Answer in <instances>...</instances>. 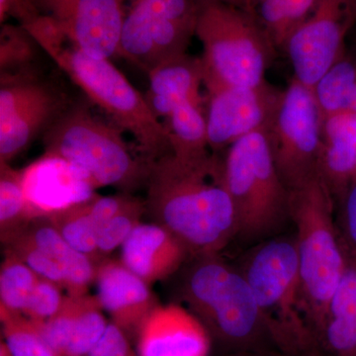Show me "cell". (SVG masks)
<instances>
[{
  "mask_svg": "<svg viewBox=\"0 0 356 356\" xmlns=\"http://www.w3.org/2000/svg\"><path fill=\"white\" fill-rule=\"evenodd\" d=\"M266 1V0H250V10H252V13L257 14L255 13V10H257V7Z\"/></svg>",
  "mask_w": 356,
  "mask_h": 356,
  "instance_id": "f35d334b",
  "label": "cell"
},
{
  "mask_svg": "<svg viewBox=\"0 0 356 356\" xmlns=\"http://www.w3.org/2000/svg\"><path fill=\"white\" fill-rule=\"evenodd\" d=\"M89 200L58 211L48 218L60 236L72 248L88 257L98 266L102 259L98 254L97 229L91 217Z\"/></svg>",
  "mask_w": 356,
  "mask_h": 356,
  "instance_id": "83f0119b",
  "label": "cell"
},
{
  "mask_svg": "<svg viewBox=\"0 0 356 356\" xmlns=\"http://www.w3.org/2000/svg\"><path fill=\"white\" fill-rule=\"evenodd\" d=\"M339 236L348 254L356 259V180L336 201Z\"/></svg>",
  "mask_w": 356,
  "mask_h": 356,
  "instance_id": "e575fe53",
  "label": "cell"
},
{
  "mask_svg": "<svg viewBox=\"0 0 356 356\" xmlns=\"http://www.w3.org/2000/svg\"><path fill=\"white\" fill-rule=\"evenodd\" d=\"M39 15L30 0H0V22L6 23L9 17L15 18L19 25L29 23Z\"/></svg>",
  "mask_w": 356,
  "mask_h": 356,
  "instance_id": "8d00e7d4",
  "label": "cell"
},
{
  "mask_svg": "<svg viewBox=\"0 0 356 356\" xmlns=\"http://www.w3.org/2000/svg\"><path fill=\"white\" fill-rule=\"evenodd\" d=\"M189 261L184 266L179 294L209 334L241 344L268 330L242 269L220 254L191 257Z\"/></svg>",
  "mask_w": 356,
  "mask_h": 356,
  "instance_id": "8992f818",
  "label": "cell"
},
{
  "mask_svg": "<svg viewBox=\"0 0 356 356\" xmlns=\"http://www.w3.org/2000/svg\"><path fill=\"white\" fill-rule=\"evenodd\" d=\"M39 44L23 26L4 23L0 32V69L16 72L34 69Z\"/></svg>",
  "mask_w": 356,
  "mask_h": 356,
  "instance_id": "1f68e13d",
  "label": "cell"
},
{
  "mask_svg": "<svg viewBox=\"0 0 356 356\" xmlns=\"http://www.w3.org/2000/svg\"><path fill=\"white\" fill-rule=\"evenodd\" d=\"M282 92L267 81L257 88H222L207 92L211 153L218 154L250 134L268 131Z\"/></svg>",
  "mask_w": 356,
  "mask_h": 356,
  "instance_id": "5bb4252c",
  "label": "cell"
},
{
  "mask_svg": "<svg viewBox=\"0 0 356 356\" xmlns=\"http://www.w3.org/2000/svg\"><path fill=\"white\" fill-rule=\"evenodd\" d=\"M348 111L355 112L356 113V86L355 92H353V99H351L350 110H348Z\"/></svg>",
  "mask_w": 356,
  "mask_h": 356,
  "instance_id": "60d3db41",
  "label": "cell"
},
{
  "mask_svg": "<svg viewBox=\"0 0 356 356\" xmlns=\"http://www.w3.org/2000/svg\"><path fill=\"white\" fill-rule=\"evenodd\" d=\"M0 356H13L9 353L8 350L6 346V344L3 343V341L0 343Z\"/></svg>",
  "mask_w": 356,
  "mask_h": 356,
  "instance_id": "ab89813d",
  "label": "cell"
},
{
  "mask_svg": "<svg viewBox=\"0 0 356 356\" xmlns=\"http://www.w3.org/2000/svg\"><path fill=\"white\" fill-rule=\"evenodd\" d=\"M139 356H208L210 334L192 312L178 304H159L136 334Z\"/></svg>",
  "mask_w": 356,
  "mask_h": 356,
  "instance_id": "2e32d148",
  "label": "cell"
},
{
  "mask_svg": "<svg viewBox=\"0 0 356 356\" xmlns=\"http://www.w3.org/2000/svg\"><path fill=\"white\" fill-rule=\"evenodd\" d=\"M19 172L32 219L50 216L96 195L86 173L53 154H44Z\"/></svg>",
  "mask_w": 356,
  "mask_h": 356,
  "instance_id": "9a60e30c",
  "label": "cell"
},
{
  "mask_svg": "<svg viewBox=\"0 0 356 356\" xmlns=\"http://www.w3.org/2000/svg\"><path fill=\"white\" fill-rule=\"evenodd\" d=\"M355 86L356 48L346 50L312 88L322 123L327 117L350 110Z\"/></svg>",
  "mask_w": 356,
  "mask_h": 356,
  "instance_id": "d4e9b609",
  "label": "cell"
},
{
  "mask_svg": "<svg viewBox=\"0 0 356 356\" xmlns=\"http://www.w3.org/2000/svg\"><path fill=\"white\" fill-rule=\"evenodd\" d=\"M39 277L17 255L6 248L0 267V309L23 314Z\"/></svg>",
  "mask_w": 356,
  "mask_h": 356,
  "instance_id": "f546056e",
  "label": "cell"
},
{
  "mask_svg": "<svg viewBox=\"0 0 356 356\" xmlns=\"http://www.w3.org/2000/svg\"><path fill=\"white\" fill-rule=\"evenodd\" d=\"M20 234L60 264L67 277V295L88 294L89 286L95 283L97 266L88 257L72 248L48 217L31 220Z\"/></svg>",
  "mask_w": 356,
  "mask_h": 356,
  "instance_id": "603a6c76",
  "label": "cell"
},
{
  "mask_svg": "<svg viewBox=\"0 0 356 356\" xmlns=\"http://www.w3.org/2000/svg\"><path fill=\"white\" fill-rule=\"evenodd\" d=\"M346 255V270L318 329L334 356H356V259Z\"/></svg>",
  "mask_w": 356,
  "mask_h": 356,
  "instance_id": "7402d4cb",
  "label": "cell"
},
{
  "mask_svg": "<svg viewBox=\"0 0 356 356\" xmlns=\"http://www.w3.org/2000/svg\"><path fill=\"white\" fill-rule=\"evenodd\" d=\"M149 86L145 95L159 119H168L172 110L186 102H203V65L200 57L188 53L172 58L147 74Z\"/></svg>",
  "mask_w": 356,
  "mask_h": 356,
  "instance_id": "44dd1931",
  "label": "cell"
},
{
  "mask_svg": "<svg viewBox=\"0 0 356 356\" xmlns=\"http://www.w3.org/2000/svg\"><path fill=\"white\" fill-rule=\"evenodd\" d=\"M189 257L184 243L156 222H140L121 247L122 264L149 285L175 275Z\"/></svg>",
  "mask_w": 356,
  "mask_h": 356,
  "instance_id": "d6986e66",
  "label": "cell"
},
{
  "mask_svg": "<svg viewBox=\"0 0 356 356\" xmlns=\"http://www.w3.org/2000/svg\"><path fill=\"white\" fill-rule=\"evenodd\" d=\"M248 4H250V0H248ZM250 13H252V10H250ZM252 14H254V13H252Z\"/></svg>",
  "mask_w": 356,
  "mask_h": 356,
  "instance_id": "b9f144b4",
  "label": "cell"
},
{
  "mask_svg": "<svg viewBox=\"0 0 356 356\" xmlns=\"http://www.w3.org/2000/svg\"><path fill=\"white\" fill-rule=\"evenodd\" d=\"M98 300L112 323L135 339L140 325L159 305L151 285L132 273L121 261L106 259L96 268Z\"/></svg>",
  "mask_w": 356,
  "mask_h": 356,
  "instance_id": "e0dca14e",
  "label": "cell"
},
{
  "mask_svg": "<svg viewBox=\"0 0 356 356\" xmlns=\"http://www.w3.org/2000/svg\"><path fill=\"white\" fill-rule=\"evenodd\" d=\"M23 27L112 123L133 136L145 159L154 161L172 152L168 127L109 58L93 57L77 48L41 14Z\"/></svg>",
  "mask_w": 356,
  "mask_h": 356,
  "instance_id": "7a4b0ae2",
  "label": "cell"
},
{
  "mask_svg": "<svg viewBox=\"0 0 356 356\" xmlns=\"http://www.w3.org/2000/svg\"><path fill=\"white\" fill-rule=\"evenodd\" d=\"M242 269L267 329L284 341L308 337L298 254L293 238H273L255 248Z\"/></svg>",
  "mask_w": 356,
  "mask_h": 356,
  "instance_id": "ba28073f",
  "label": "cell"
},
{
  "mask_svg": "<svg viewBox=\"0 0 356 356\" xmlns=\"http://www.w3.org/2000/svg\"><path fill=\"white\" fill-rule=\"evenodd\" d=\"M41 15L93 57H118L122 26L130 0H30Z\"/></svg>",
  "mask_w": 356,
  "mask_h": 356,
  "instance_id": "4fadbf2b",
  "label": "cell"
},
{
  "mask_svg": "<svg viewBox=\"0 0 356 356\" xmlns=\"http://www.w3.org/2000/svg\"><path fill=\"white\" fill-rule=\"evenodd\" d=\"M88 356H139L130 339L118 325L108 323L104 334Z\"/></svg>",
  "mask_w": 356,
  "mask_h": 356,
  "instance_id": "d590c367",
  "label": "cell"
},
{
  "mask_svg": "<svg viewBox=\"0 0 356 356\" xmlns=\"http://www.w3.org/2000/svg\"><path fill=\"white\" fill-rule=\"evenodd\" d=\"M19 170L0 163V238L8 245L31 222Z\"/></svg>",
  "mask_w": 356,
  "mask_h": 356,
  "instance_id": "4316f807",
  "label": "cell"
},
{
  "mask_svg": "<svg viewBox=\"0 0 356 356\" xmlns=\"http://www.w3.org/2000/svg\"><path fill=\"white\" fill-rule=\"evenodd\" d=\"M145 187L147 214L177 236L191 257L220 254L238 238L218 154L187 161L170 152L151 163Z\"/></svg>",
  "mask_w": 356,
  "mask_h": 356,
  "instance_id": "6da1fadb",
  "label": "cell"
},
{
  "mask_svg": "<svg viewBox=\"0 0 356 356\" xmlns=\"http://www.w3.org/2000/svg\"><path fill=\"white\" fill-rule=\"evenodd\" d=\"M334 214L336 201L320 175L290 191L304 304L309 322L317 330L348 264Z\"/></svg>",
  "mask_w": 356,
  "mask_h": 356,
  "instance_id": "277c9868",
  "label": "cell"
},
{
  "mask_svg": "<svg viewBox=\"0 0 356 356\" xmlns=\"http://www.w3.org/2000/svg\"><path fill=\"white\" fill-rule=\"evenodd\" d=\"M267 136L276 168L290 191L318 175L322 119L313 91L295 77L283 90Z\"/></svg>",
  "mask_w": 356,
  "mask_h": 356,
  "instance_id": "30bf717a",
  "label": "cell"
},
{
  "mask_svg": "<svg viewBox=\"0 0 356 356\" xmlns=\"http://www.w3.org/2000/svg\"><path fill=\"white\" fill-rule=\"evenodd\" d=\"M318 0H266L255 13L276 48L288 40L312 15Z\"/></svg>",
  "mask_w": 356,
  "mask_h": 356,
  "instance_id": "484cf974",
  "label": "cell"
},
{
  "mask_svg": "<svg viewBox=\"0 0 356 356\" xmlns=\"http://www.w3.org/2000/svg\"><path fill=\"white\" fill-rule=\"evenodd\" d=\"M3 343L13 356H63L48 343L32 320L0 309Z\"/></svg>",
  "mask_w": 356,
  "mask_h": 356,
  "instance_id": "f1b7e54d",
  "label": "cell"
},
{
  "mask_svg": "<svg viewBox=\"0 0 356 356\" xmlns=\"http://www.w3.org/2000/svg\"><path fill=\"white\" fill-rule=\"evenodd\" d=\"M170 149L177 158L196 161L209 156L207 118L202 102H186L178 105L166 119Z\"/></svg>",
  "mask_w": 356,
  "mask_h": 356,
  "instance_id": "cb8c5ba5",
  "label": "cell"
},
{
  "mask_svg": "<svg viewBox=\"0 0 356 356\" xmlns=\"http://www.w3.org/2000/svg\"><path fill=\"white\" fill-rule=\"evenodd\" d=\"M199 3L195 36L202 44L200 58L207 92L266 83L277 48L257 14L218 2Z\"/></svg>",
  "mask_w": 356,
  "mask_h": 356,
  "instance_id": "5b68a950",
  "label": "cell"
},
{
  "mask_svg": "<svg viewBox=\"0 0 356 356\" xmlns=\"http://www.w3.org/2000/svg\"><path fill=\"white\" fill-rule=\"evenodd\" d=\"M198 2H218V3L228 4V6L238 7L250 13L248 0H196Z\"/></svg>",
  "mask_w": 356,
  "mask_h": 356,
  "instance_id": "74e56055",
  "label": "cell"
},
{
  "mask_svg": "<svg viewBox=\"0 0 356 356\" xmlns=\"http://www.w3.org/2000/svg\"><path fill=\"white\" fill-rule=\"evenodd\" d=\"M96 295H67L55 315L32 321L60 355L88 356L108 325Z\"/></svg>",
  "mask_w": 356,
  "mask_h": 356,
  "instance_id": "ac0fdd59",
  "label": "cell"
},
{
  "mask_svg": "<svg viewBox=\"0 0 356 356\" xmlns=\"http://www.w3.org/2000/svg\"><path fill=\"white\" fill-rule=\"evenodd\" d=\"M63 288L53 281L39 277L33 288L23 315L30 320L43 322L55 315L64 304Z\"/></svg>",
  "mask_w": 356,
  "mask_h": 356,
  "instance_id": "836d02e7",
  "label": "cell"
},
{
  "mask_svg": "<svg viewBox=\"0 0 356 356\" xmlns=\"http://www.w3.org/2000/svg\"><path fill=\"white\" fill-rule=\"evenodd\" d=\"M6 248L17 255L40 277L53 281L63 289H67V277L60 264L22 234L15 236Z\"/></svg>",
  "mask_w": 356,
  "mask_h": 356,
  "instance_id": "d6a6232c",
  "label": "cell"
},
{
  "mask_svg": "<svg viewBox=\"0 0 356 356\" xmlns=\"http://www.w3.org/2000/svg\"><path fill=\"white\" fill-rule=\"evenodd\" d=\"M144 214H147L145 200L129 196L127 202L98 233V254L102 261L108 259V255L117 248L122 247L134 229L142 222L140 219Z\"/></svg>",
  "mask_w": 356,
  "mask_h": 356,
  "instance_id": "4dcf8cb0",
  "label": "cell"
},
{
  "mask_svg": "<svg viewBox=\"0 0 356 356\" xmlns=\"http://www.w3.org/2000/svg\"><path fill=\"white\" fill-rule=\"evenodd\" d=\"M120 128L92 113L83 103L72 104L43 135L44 154L69 161L88 175L96 189L124 193L145 186L153 161L132 149Z\"/></svg>",
  "mask_w": 356,
  "mask_h": 356,
  "instance_id": "3957f363",
  "label": "cell"
},
{
  "mask_svg": "<svg viewBox=\"0 0 356 356\" xmlns=\"http://www.w3.org/2000/svg\"><path fill=\"white\" fill-rule=\"evenodd\" d=\"M227 191L235 208L238 236L257 240L275 233L290 219V191L271 153L267 131L236 140L222 159Z\"/></svg>",
  "mask_w": 356,
  "mask_h": 356,
  "instance_id": "52a82bcc",
  "label": "cell"
},
{
  "mask_svg": "<svg viewBox=\"0 0 356 356\" xmlns=\"http://www.w3.org/2000/svg\"><path fill=\"white\" fill-rule=\"evenodd\" d=\"M355 26L356 0H318L310 17L284 47L295 79L313 88L343 57L346 39Z\"/></svg>",
  "mask_w": 356,
  "mask_h": 356,
  "instance_id": "7c38bea8",
  "label": "cell"
},
{
  "mask_svg": "<svg viewBox=\"0 0 356 356\" xmlns=\"http://www.w3.org/2000/svg\"><path fill=\"white\" fill-rule=\"evenodd\" d=\"M322 135L318 175L337 201L356 180L355 112H341L325 118Z\"/></svg>",
  "mask_w": 356,
  "mask_h": 356,
  "instance_id": "ffe728a7",
  "label": "cell"
},
{
  "mask_svg": "<svg viewBox=\"0 0 356 356\" xmlns=\"http://www.w3.org/2000/svg\"><path fill=\"white\" fill-rule=\"evenodd\" d=\"M200 3L196 0H130L118 57L146 74L187 54L195 36Z\"/></svg>",
  "mask_w": 356,
  "mask_h": 356,
  "instance_id": "9c48e42d",
  "label": "cell"
},
{
  "mask_svg": "<svg viewBox=\"0 0 356 356\" xmlns=\"http://www.w3.org/2000/svg\"><path fill=\"white\" fill-rule=\"evenodd\" d=\"M70 105L64 93L36 70L2 72L0 83V163H9Z\"/></svg>",
  "mask_w": 356,
  "mask_h": 356,
  "instance_id": "8fae6325",
  "label": "cell"
}]
</instances>
